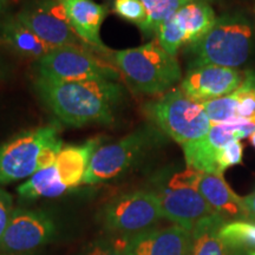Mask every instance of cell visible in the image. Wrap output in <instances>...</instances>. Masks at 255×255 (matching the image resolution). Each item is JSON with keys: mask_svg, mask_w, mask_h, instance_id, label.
<instances>
[{"mask_svg": "<svg viewBox=\"0 0 255 255\" xmlns=\"http://www.w3.org/2000/svg\"><path fill=\"white\" fill-rule=\"evenodd\" d=\"M40 100L63 123L71 127L110 124L124 90L117 81L62 82L36 77Z\"/></svg>", "mask_w": 255, "mask_h": 255, "instance_id": "1", "label": "cell"}, {"mask_svg": "<svg viewBox=\"0 0 255 255\" xmlns=\"http://www.w3.org/2000/svg\"><path fill=\"white\" fill-rule=\"evenodd\" d=\"M189 47L190 69L203 65L239 69L255 53V24L242 12L222 14L212 30Z\"/></svg>", "mask_w": 255, "mask_h": 255, "instance_id": "2", "label": "cell"}, {"mask_svg": "<svg viewBox=\"0 0 255 255\" xmlns=\"http://www.w3.org/2000/svg\"><path fill=\"white\" fill-rule=\"evenodd\" d=\"M108 58L121 77L137 94L161 96L174 89L182 78L176 57L165 52L157 41L110 52Z\"/></svg>", "mask_w": 255, "mask_h": 255, "instance_id": "3", "label": "cell"}, {"mask_svg": "<svg viewBox=\"0 0 255 255\" xmlns=\"http://www.w3.org/2000/svg\"><path fill=\"white\" fill-rule=\"evenodd\" d=\"M63 145L57 124L18 132L0 145V184L28 178L53 165Z\"/></svg>", "mask_w": 255, "mask_h": 255, "instance_id": "4", "label": "cell"}, {"mask_svg": "<svg viewBox=\"0 0 255 255\" xmlns=\"http://www.w3.org/2000/svg\"><path fill=\"white\" fill-rule=\"evenodd\" d=\"M154 127L181 145L206 136L212 122L202 105L190 100L180 88H174L144 105Z\"/></svg>", "mask_w": 255, "mask_h": 255, "instance_id": "5", "label": "cell"}, {"mask_svg": "<svg viewBox=\"0 0 255 255\" xmlns=\"http://www.w3.org/2000/svg\"><path fill=\"white\" fill-rule=\"evenodd\" d=\"M164 133L154 126L135 130L120 141L100 145L92 155L83 184H97L121 176L158 145Z\"/></svg>", "mask_w": 255, "mask_h": 255, "instance_id": "6", "label": "cell"}, {"mask_svg": "<svg viewBox=\"0 0 255 255\" xmlns=\"http://www.w3.org/2000/svg\"><path fill=\"white\" fill-rule=\"evenodd\" d=\"M37 77L62 82L119 81L120 73L97 53L71 46H60L36 60Z\"/></svg>", "mask_w": 255, "mask_h": 255, "instance_id": "7", "label": "cell"}, {"mask_svg": "<svg viewBox=\"0 0 255 255\" xmlns=\"http://www.w3.org/2000/svg\"><path fill=\"white\" fill-rule=\"evenodd\" d=\"M104 227L121 237H133L163 219L161 203L155 190L139 189L111 200L102 213Z\"/></svg>", "mask_w": 255, "mask_h": 255, "instance_id": "8", "label": "cell"}, {"mask_svg": "<svg viewBox=\"0 0 255 255\" xmlns=\"http://www.w3.org/2000/svg\"><path fill=\"white\" fill-rule=\"evenodd\" d=\"M196 174V170L187 167L155 189L163 219L189 232L201 220L215 214L195 187Z\"/></svg>", "mask_w": 255, "mask_h": 255, "instance_id": "9", "label": "cell"}, {"mask_svg": "<svg viewBox=\"0 0 255 255\" xmlns=\"http://www.w3.org/2000/svg\"><path fill=\"white\" fill-rule=\"evenodd\" d=\"M15 17L51 46L78 47L97 53L77 36L59 0H31Z\"/></svg>", "mask_w": 255, "mask_h": 255, "instance_id": "10", "label": "cell"}, {"mask_svg": "<svg viewBox=\"0 0 255 255\" xmlns=\"http://www.w3.org/2000/svg\"><path fill=\"white\" fill-rule=\"evenodd\" d=\"M254 131L255 124L247 120L212 124L208 133L202 138L182 144L187 167L200 173L221 175L218 167L220 150L231 141L248 138Z\"/></svg>", "mask_w": 255, "mask_h": 255, "instance_id": "11", "label": "cell"}, {"mask_svg": "<svg viewBox=\"0 0 255 255\" xmlns=\"http://www.w3.org/2000/svg\"><path fill=\"white\" fill-rule=\"evenodd\" d=\"M56 234V225L40 210L14 208L0 244V253L26 255L49 242Z\"/></svg>", "mask_w": 255, "mask_h": 255, "instance_id": "12", "label": "cell"}, {"mask_svg": "<svg viewBox=\"0 0 255 255\" xmlns=\"http://www.w3.org/2000/svg\"><path fill=\"white\" fill-rule=\"evenodd\" d=\"M245 79V71L218 65L190 69L181 81L180 89L190 100L202 104L231 95Z\"/></svg>", "mask_w": 255, "mask_h": 255, "instance_id": "13", "label": "cell"}, {"mask_svg": "<svg viewBox=\"0 0 255 255\" xmlns=\"http://www.w3.org/2000/svg\"><path fill=\"white\" fill-rule=\"evenodd\" d=\"M191 234L171 226L151 228L128 239L127 255H189Z\"/></svg>", "mask_w": 255, "mask_h": 255, "instance_id": "14", "label": "cell"}, {"mask_svg": "<svg viewBox=\"0 0 255 255\" xmlns=\"http://www.w3.org/2000/svg\"><path fill=\"white\" fill-rule=\"evenodd\" d=\"M77 36L90 45L100 56H109L111 51L104 45L100 32L108 14L104 5L94 0H59Z\"/></svg>", "mask_w": 255, "mask_h": 255, "instance_id": "15", "label": "cell"}, {"mask_svg": "<svg viewBox=\"0 0 255 255\" xmlns=\"http://www.w3.org/2000/svg\"><path fill=\"white\" fill-rule=\"evenodd\" d=\"M195 187L210 208L226 221L251 219L244 197L234 193L221 175L197 171Z\"/></svg>", "mask_w": 255, "mask_h": 255, "instance_id": "16", "label": "cell"}, {"mask_svg": "<svg viewBox=\"0 0 255 255\" xmlns=\"http://www.w3.org/2000/svg\"><path fill=\"white\" fill-rule=\"evenodd\" d=\"M101 141L92 138L82 144L63 145L55 162L62 183L68 190L75 189L84 183L91 157L100 146Z\"/></svg>", "mask_w": 255, "mask_h": 255, "instance_id": "17", "label": "cell"}, {"mask_svg": "<svg viewBox=\"0 0 255 255\" xmlns=\"http://www.w3.org/2000/svg\"><path fill=\"white\" fill-rule=\"evenodd\" d=\"M0 40L17 55L36 60L55 49L19 21L15 15L6 17L0 21Z\"/></svg>", "mask_w": 255, "mask_h": 255, "instance_id": "18", "label": "cell"}, {"mask_svg": "<svg viewBox=\"0 0 255 255\" xmlns=\"http://www.w3.org/2000/svg\"><path fill=\"white\" fill-rule=\"evenodd\" d=\"M186 38L188 46L199 43L215 25L214 9L207 0H193L187 2L173 15Z\"/></svg>", "mask_w": 255, "mask_h": 255, "instance_id": "19", "label": "cell"}, {"mask_svg": "<svg viewBox=\"0 0 255 255\" xmlns=\"http://www.w3.org/2000/svg\"><path fill=\"white\" fill-rule=\"evenodd\" d=\"M226 220L219 214L202 219L191 229L189 255H228V250L220 237V228Z\"/></svg>", "mask_w": 255, "mask_h": 255, "instance_id": "20", "label": "cell"}, {"mask_svg": "<svg viewBox=\"0 0 255 255\" xmlns=\"http://www.w3.org/2000/svg\"><path fill=\"white\" fill-rule=\"evenodd\" d=\"M19 196L25 200L55 199L68 193L66 188L60 181L56 165L41 169L27 178L26 182L18 187Z\"/></svg>", "mask_w": 255, "mask_h": 255, "instance_id": "21", "label": "cell"}, {"mask_svg": "<svg viewBox=\"0 0 255 255\" xmlns=\"http://www.w3.org/2000/svg\"><path fill=\"white\" fill-rule=\"evenodd\" d=\"M220 237L228 251L241 255H255V221H226L220 228Z\"/></svg>", "mask_w": 255, "mask_h": 255, "instance_id": "22", "label": "cell"}, {"mask_svg": "<svg viewBox=\"0 0 255 255\" xmlns=\"http://www.w3.org/2000/svg\"><path fill=\"white\" fill-rule=\"evenodd\" d=\"M146 11V21L141 28L145 36L157 34L161 25L171 18L187 0H139Z\"/></svg>", "mask_w": 255, "mask_h": 255, "instance_id": "23", "label": "cell"}, {"mask_svg": "<svg viewBox=\"0 0 255 255\" xmlns=\"http://www.w3.org/2000/svg\"><path fill=\"white\" fill-rule=\"evenodd\" d=\"M237 98L238 119L248 120L255 124V72L245 71V79L237 90L233 92Z\"/></svg>", "mask_w": 255, "mask_h": 255, "instance_id": "24", "label": "cell"}, {"mask_svg": "<svg viewBox=\"0 0 255 255\" xmlns=\"http://www.w3.org/2000/svg\"><path fill=\"white\" fill-rule=\"evenodd\" d=\"M201 105L212 124L229 123L238 119L237 98L233 94L208 101Z\"/></svg>", "mask_w": 255, "mask_h": 255, "instance_id": "25", "label": "cell"}, {"mask_svg": "<svg viewBox=\"0 0 255 255\" xmlns=\"http://www.w3.org/2000/svg\"><path fill=\"white\" fill-rule=\"evenodd\" d=\"M156 37H157V43L159 44V46L173 57H176L181 47L187 45L183 32L175 23L173 17L169 18L167 21H164L161 25Z\"/></svg>", "mask_w": 255, "mask_h": 255, "instance_id": "26", "label": "cell"}, {"mask_svg": "<svg viewBox=\"0 0 255 255\" xmlns=\"http://www.w3.org/2000/svg\"><path fill=\"white\" fill-rule=\"evenodd\" d=\"M114 12L120 18L143 27L146 21V11L139 0H114Z\"/></svg>", "mask_w": 255, "mask_h": 255, "instance_id": "27", "label": "cell"}, {"mask_svg": "<svg viewBox=\"0 0 255 255\" xmlns=\"http://www.w3.org/2000/svg\"><path fill=\"white\" fill-rule=\"evenodd\" d=\"M128 239L121 235L104 239L92 245L84 255H127Z\"/></svg>", "mask_w": 255, "mask_h": 255, "instance_id": "28", "label": "cell"}, {"mask_svg": "<svg viewBox=\"0 0 255 255\" xmlns=\"http://www.w3.org/2000/svg\"><path fill=\"white\" fill-rule=\"evenodd\" d=\"M244 159V144L240 141H231L219 152L218 167L220 174L235 165L241 164Z\"/></svg>", "mask_w": 255, "mask_h": 255, "instance_id": "29", "label": "cell"}, {"mask_svg": "<svg viewBox=\"0 0 255 255\" xmlns=\"http://www.w3.org/2000/svg\"><path fill=\"white\" fill-rule=\"evenodd\" d=\"M13 200L7 191L0 188V244L13 214Z\"/></svg>", "mask_w": 255, "mask_h": 255, "instance_id": "30", "label": "cell"}, {"mask_svg": "<svg viewBox=\"0 0 255 255\" xmlns=\"http://www.w3.org/2000/svg\"><path fill=\"white\" fill-rule=\"evenodd\" d=\"M245 199V205L247 207L248 213H250V218L255 220V190L252 191L250 195H247Z\"/></svg>", "mask_w": 255, "mask_h": 255, "instance_id": "31", "label": "cell"}, {"mask_svg": "<svg viewBox=\"0 0 255 255\" xmlns=\"http://www.w3.org/2000/svg\"><path fill=\"white\" fill-rule=\"evenodd\" d=\"M6 72H7V70H6L5 63L2 62L1 58H0V81L4 79V77L6 76Z\"/></svg>", "mask_w": 255, "mask_h": 255, "instance_id": "32", "label": "cell"}, {"mask_svg": "<svg viewBox=\"0 0 255 255\" xmlns=\"http://www.w3.org/2000/svg\"><path fill=\"white\" fill-rule=\"evenodd\" d=\"M8 1L9 0H0V13H2L6 9V7H7Z\"/></svg>", "mask_w": 255, "mask_h": 255, "instance_id": "33", "label": "cell"}, {"mask_svg": "<svg viewBox=\"0 0 255 255\" xmlns=\"http://www.w3.org/2000/svg\"><path fill=\"white\" fill-rule=\"evenodd\" d=\"M248 139H250V142H251V144H252V146H253V148L255 149V131L252 133V135L248 137Z\"/></svg>", "mask_w": 255, "mask_h": 255, "instance_id": "34", "label": "cell"}, {"mask_svg": "<svg viewBox=\"0 0 255 255\" xmlns=\"http://www.w3.org/2000/svg\"><path fill=\"white\" fill-rule=\"evenodd\" d=\"M228 255H241V254H238V253H235V252L228 251Z\"/></svg>", "mask_w": 255, "mask_h": 255, "instance_id": "35", "label": "cell"}, {"mask_svg": "<svg viewBox=\"0 0 255 255\" xmlns=\"http://www.w3.org/2000/svg\"><path fill=\"white\" fill-rule=\"evenodd\" d=\"M253 11H254V18H255V2H254V7H253Z\"/></svg>", "mask_w": 255, "mask_h": 255, "instance_id": "36", "label": "cell"}, {"mask_svg": "<svg viewBox=\"0 0 255 255\" xmlns=\"http://www.w3.org/2000/svg\"><path fill=\"white\" fill-rule=\"evenodd\" d=\"M0 255H9V254H4V253H0Z\"/></svg>", "mask_w": 255, "mask_h": 255, "instance_id": "37", "label": "cell"}, {"mask_svg": "<svg viewBox=\"0 0 255 255\" xmlns=\"http://www.w3.org/2000/svg\"><path fill=\"white\" fill-rule=\"evenodd\" d=\"M187 1H188V2H189V1H193V0H187Z\"/></svg>", "mask_w": 255, "mask_h": 255, "instance_id": "38", "label": "cell"}]
</instances>
